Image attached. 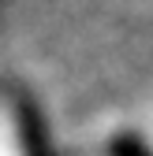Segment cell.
I'll return each instance as SVG.
<instances>
[{
    "label": "cell",
    "instance_id": "cell-1",
    "mask_svg": "<svg viewBox=\"0 0 153 156\" xmlns=\"http://www.w3.org/2000/svg\"><path fill=\"white\" fill-rule=\"evenodd\" d=\"M112 156H153L135 134H120L116 141H112Z\"/></svg>",
    "mask_w": 153,
    "mask_h": 156
}]
</instances>
